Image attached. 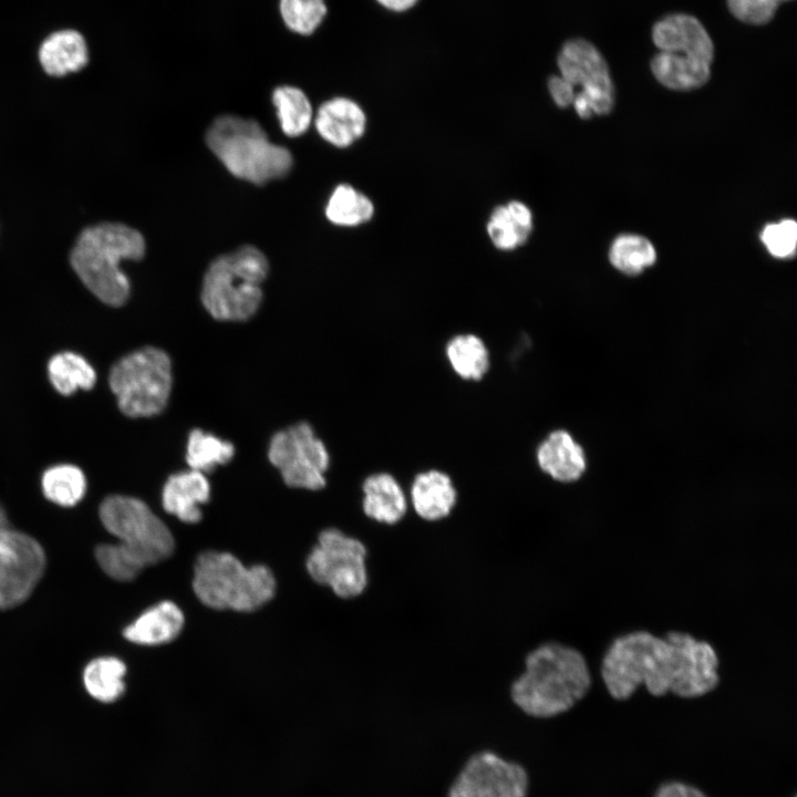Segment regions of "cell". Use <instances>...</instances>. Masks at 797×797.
Here are the masks:
<instances>
[{
  "instance_id": "1",
  "label": "cell",
  "mask_w": 797,
  "mask_h": 797,
  "mask_svg": "<svg viewBox=\"0 0 797 797\" xmlns=\"http://www.w3.org/2000/svg\"><path fill=\"white\" fill-rule=\"evenodd\" d=\"M717 653L706 641L680 631L658 636L636 630L611 642L602 659L601 676L615 700L629 698L642 685L653 696L673 693L695 698L717 686Z\"/></svg>"
},
{
  "instance_id": "2",
  "label": "cell",
  "mask_w": 797,
  "mask_h": 797,
  "mask_svg": "<svg viewBox=\"0 0 797 797\" xmlns=\"http://www.w3.org/2000/svg\"><path fill=\"white\" fill-rule=\"evenodd\" d=\"M588 663L580 651L558 642L534 649L511 685L514 703L534 717H552L570 710L590 690Z\"/></svg>"
},
{
  "instance_id": "3",
  "label": "cell",
  "mask_w": 797,
  "mask_h": 797,
  "mask_svg": "<svg viewBox=\"0 0 797 797\" xmlns=\"http://www.w3.org/2000/svg\"><path fill=\"white\" fill-rule=\"evenodd\" d=\"M141 232L118 222H103L84 229L70 261L84 286L102 302L120 307L131 292L130 280L121 270L123 260H141L145 255Z\"/></svg>"
},
{
  "instance_id": "4",
  "label": "cell",
  "mask_w": 797,
  "mask_h": 797,
  "mask_svg": "<svg viewBox=\"0 0 797 797\" xmlns=\"http://www.w3.org/2000/svg\"><path fill=\"white\" fill-rule=\"evenodd\" d=\"M205 139L230 174L255 185L283 178L292 168L289 149L272 144L255 120L220 115L207 130Z\"/></svg>"
},
{
  "instance_id": "5",
  "label": "cell",
  "mask_w": 797,
  "mask_h": 797,
  "mask_svg": "<svg viewBox=\"0 0 797 797\" xmlns=\"http://www.w3.org/2000/svg\"><path fill=\"white\" fill-rule=\"evenodd\" d=\"M652 41L659 52L651 71L665 87L677 91L704 85L711 75L713 41L695 17L673 13L655 22Z\"/></svg>"
},
{
  "instance_id": "6",
  "label": "cell",
  "mask_w": 797,
  "mask_h": 797,
  "mask_svg": "<svg viewBox=\"0 0 797 797\" xmlns=\"http://www.w3.org/2000/svg\"><path fill=\"white\" fill-rule=\"evenodd\" d=\"M268 271L267 257L253 246L217 257L204 276L203 306L220 321L248 320L259 309Z\"/></svg>"
},
{
  "instance_id": "7",
  "label": "cell",
  "mask_w": 797,
  "mask_h": 797,
  "mask_svg": "<svg viewBox=\"0 0 797 797\" xmlns=\"http://www.w3.org/2000/svg\"><path fill=\"white\" fill-rule=\"evenodd\" d=\"M193 589L209 608L249 612L272 599L276 580L267 566L247 568L229 552L205 551L194 567Z\"/></svg>"
},
{
  "instance_id": "8",
  "label": "cell",
  "mask_w": 797,
  "mask_h": 797,
  "mask_svg": "<svg viewBox=\"0 0 797 797\" xmlns=\"http://www.w3.org/2000/svg\"><path fill=\"white\" fill-rule=\"evenodd\" d=\"M108 382L123 414L130 417L154 416L165 408L170 395V359L166 352L154 346L136 350L113 365Z\"/></svg>"
},
{
  "instance_id": "9",
  "label": "cell",
  "mask_w": 797,
  "mask_h": 797,
  "mask_svg": "<svg viewBox=\"0 0 797 797\" xmlns=\"http://www.w3.org/2000/svg\"><path fill=\"white\" fill-rule=\"evenodd\" d=\"M104 527L143 568L168 558L175 547L166 525L142 500L121 495L106 497L100 506Z\"/></svg>"
},
{
  "instance_id": "10",
  "label": "cell",
  "mask_w": 797,
  "mask_h": 797,
  "mask_svg": "<svg viewBox=\"0 0 797 797\" xmlns=\"http://www.w3.org/2000/svg\"><path fill=\"white\" fill-rule=\"evenodd\" d=\"M557 64L560 77L573 90L578 115L608 114L614 103V87L601 52L588 40L570 39L561 46Z\"/></svg>"
},
{
  "instance_id": "11",
  "label": "cell",
  "mask_w": 797,
  "mask_h": 797,
  "mask_svg": "<svg viewBox=\"0 0 797 797\" xmlns=\"http://www.w3.org/2000/svg\"><path fill=\"white\" fill-rule=\"evenodd\" d=\"M364 545L337 528H328L319 535L317 546L307 559L311 578L329 586L340 598L350 599L361 594L368 584Z\"/></svg>"
},
{
  "instance_id": "12",
  "label": "cell",
  "mask_w": 797,
  "mask_h": 797,
  "mask_svg": "<svg viewBox=\"0 0 797 797\" xmlns=\"http://www.w3.org/2000/svg\"><path fill=\"white\" fill-rule=\"evenodd\" d=\"M268 457L288 486L310 490L324 487L330 457L310 424L301 422L276 433Z\"/></svg>"
},
{
  "instance_id": "13",
  "label": "cell",
  "mask_w": 797,
  "mask_h": 797,
  "mask_svg": "<svg viewBox=\"0 0 797 797\" xmlns=\"http://www.w3.org/2000/svg\"><path fill=\"white\" fill-rule=\"evenodd\" d=\"M44 567V551L35 539L1 526L0 610L23 602L42 577Z\"/></svg>"
},
{
  "instance_id": "14",
  "label": "cell",
  "mask_w": 797,
  "mask_h": 797,
  "mask_svg": "<svg viewBox=\"0 0 797 797\" xmlns=\"http://www.w3.org/2000/svg\"><path fill=\"white\" fill-rule=\"evenodd\" d=\"M527 788L528 776L520 765L480 752L466 762L447 797H526Z\"/></svg>"
},
{
  "instance_id": "15",
  "label": "cell",
  "mask_w": 797,
  "mask_h": 797,
  "mask_svg": "<svg viewBox=\"0 0 797 797\" xmlns=\"http://www.w3.org/2000/svg\"><path fill=\"white\" fill-rule=\"evenodd\" d=\"M536 460L545 474L562 484L577 482L587 469L583 447L566 429H555L541 441Z\"/></svg>"
},
{
  "instance_id": "16",
  "label": "cell",
  "mask_w": 797,
  "mask_h": 797,
  "mask_svg": "<svg viewBox=\"0 0 797 797\" xmlns=\"http://www.w3.org/2000/svg\"><path fill=\"white\" fill-rule=\"evenodd\" d=\"M314 125L320 136L335 147L352 145L364 134L366 117L361 106L348 97H333L319 107Z\"/></svg>"
},
{
  "instance_id": "17",
  "label": "cell",
  "mask_w": 797,
  "mask_h": 797,
  "mask_svg": "<svg viewBox=\"0 0 797 797\" xmlns=\"http://www.w3.org/2000/svg\"><path fill=\"white\" fill-rule=\"evenodd\" d=\"M410 498L418 517L426 521H437L452 513L457 501V490L448 474L428 469L414 477Z\"/></svg>"
},
{
  "instance_id": "18",
  "label": "cell",
  "mask_w": 797,
  "mask_h": 797,
  "mask_svg": "<svg viewBox=\"0 0 797 797\" xmlns=\"http://www.w3.org/2000/svg\"><path fill=\"white\" fill-rule=\"evenodd\" d=\"M210 486L204 473L187 470L168 477L164 485L162 503L164 509L187 524L201 519L200 505L208 501Z\"/></svg>"
},
{
  "instance_id": "19",
  "label": "cell",
  "mask_w": 797,
  "mask_h": 797,
  "mask_svg": "<svg viewBox=\"0 0 797 797\" xmlns=\"http://www.w3.org/2000/svg\"><path fill=\"white\" fill-rule=\"evenodd\" d=\"M364 514L377 522L394 525L406 514L407 499L398 480L390 473L368 476L362 485Z\"/></svg>"
},
{
  "instance_id": "20",
  "label": "cell",
  "mask_w": 797,
  "mask_h": 797,
  "mask_svg": "<svg viewBox=\"0 0 797 797\" xmlns=\"http://www.w3.org/2000/svg\"><path fill=\"white\" fill-rule=\"evenodd\" d=\"M39 61L51 76H64L82 70L89 62L84 37L75 30L63 29L48 35L39 48Z\"/></svg>"
},
{
  "instance_id": "21",
  "label": "cell",
  "mask_w": 797,
  "mask_h": 797,
  "mask_svg": "<svg viewBox=\"0 0 797 797\" xmlns=\"http://www.w3.org/2000/svg\"><path fill=\"white\" fill-rule=\"evenodd\" d=\"M183 625L182 610L172 601H163L144 611L123 633L133 643L158 645L177 638Z\"/></svg>"
},
{
  "instance_id": "22",
  "label": "cell",
  "mask_w": 797,
  "mask_h": 797,
  "mask_svg": "<svg viewBox=\"0 0 797 797\" xmlns=\"http://www.w3.org/2000/svg\"><path fill=\"white\" fill-rule=\"evenodd\" d=\"M532 230V214L521 201L497 206L487 221V234L494 246L500 250H513L522 246Z\"/></svg>"
},
{
  "instance_id": "23",
  "label": "cell",
  "mask_w": 797,
  "mask_h": 797,
  "mask_svg": "<svg viewBox=\"0 0 797 797\" xmlns=\"http://www.w3.org/2000/svg\"><path fill=\"white\" fill-rule=\"evenodd\" d=\"M445 355L453 371L466 381H479L489 370L487 345L472 333L453 337L445 346Z\"/></svg>"
},
{
  "instance_id": "24",
  "label": "cell",
  "mask_w": 797,
  "mask_h": 797,
  "mask_svg": "<svg viewBox=\"0 0 797 797\" xmlns=\"http://www.w3.org/2000/svg\"><path fill=\"white\" fill-rule=\"evenodd\" d=\"M48 375L62 395H71L80 389L90 390L96 382V373L90 362L71 351L56 353L50 359Z\"/></svg>"
},
{
  "instance_id": "25",
  "label": "cell",
  "mask_w": 797,
  "mask_h": 797,
  "mask_svg": "<svg viewBox=\"0 0 797 797\" xmlns=\"http://www.w3.org/2000/svg\"><path fill=\"white\" fill-rule=\"evenodd\" d=\"M125 664L117 658H97L84 669V686L95 700L104 703L114 702L125 690Z\"/></svg>"
},
{
  "instance_id": "26",
  "label": "cell",
  "mask_w": 797,
  "mask_h": 797,
  "mask_svg": "<svg viewBox=\"0 0 797 797\" xmlns=\"http://www.w3.org/2000/svg\"><path fill=\"white\" fill-rule=\"evenodd\" d=\"M374 206L369 197L348 184L338 185L329 197L325 216L330 222L354 227L369 221Z\"/></svg>"
},
{
  "instance_id": "27",
  "label": "cell",
  "mask_w": 797,
  "mask_h": 797,
  "mask_svg": "<svg viewBox=\"0 0 797 797\" xmlns=\"http://www.w3.org/2000/svg\"><path fill=\"white\" fill-rule=\"evenodd\" d=\"M41 487L50 501L59 506L71 507L85 495L86 478L77 466L59 464L43 473Z\"/></svg>"
},
{
  "instance_id": "28",
  "label": "cell",
  "mask_w": 797,
  "mask_h": 797,
  "mask_svg": "<svg viewBox=\"0 0 797 797\" xmlns=\"http://www.w3.org/2000/svg\"><path fill=\"white\" fill-rule=\"evenodd\" d=\"M272 103L277 110L280 127L286 135L297 137L307 132L312 121V107L300 89L290 85L275 89Z\"/></svg>"
},
{
  "instance_id": "29",
  "label": "cell",
  "mask_w": 797,
  "mask_h": 797,
  "mask_svg": "<svg viewBox=\"0 0 797 797\" xmlns=\"http://www.w3.org/2000/svg\"><path fill=\"white\" fill-rule=\"evenodd\" d=\"M235 454L234 445L201 429L190 432L187 441L186 460L190 469L209 472L229 462Z\"/></svg>"
},
{
  "instance_id": "30",
  "label": "cell",
  "mask_w": 797,
  "mask_h": 797,
  "mask_svg": "<svg viewBox=\"0 0 797 797\" xmlns=\"http://www.w3.org/2000/svg\"><path fill=\"white\" fill-rule=\"evenodd\" d=\"M609 258L615 269L634 276L655 262L656 252L646 238L638 235H622L613 241Z\"/></svg>"
},
{
  "instance_id": "31",
  "label": "cell",
  "mask_w": 797,
  "mask_h": 797,
  "mask_svg": "<svg viewBox=\"0 0 797 797\" xmlns=\"http://www.w3.org/2000/svg\"><path fill=\"white\" fill-rule=\"evenodd\" d=\"M280 13L290 30L307 35L320 25L327 6L324 0H280Z\"/></svg>"
},
{
  "instance_id": "32",
  "label": "cell",
  "mask_w": 797,
  "mask_h": 797,
  "mask_svg": "<svg viewBox=\"0 0 797 797\" xmlns=\"http://www.w3.org/2000/svg\"><path fill=\"white\" fill-rule=\"evenodd\" d=\"M95 557L102 570L118 581H131L144 569L118 544L100 545Z\"/></svg>"
},
{
  "instance_id": "33",
  "label": "cell",
  "mask_w": 797,
  "mask_h": 797,
  "mask_svg": "<svg viewBox=\"0 0 797 797\" xmlns=\"http://www.w3.org/2000/svg\"><path fill=\"white\" fill-rule=\"evenodd\" d=\"M762 241L770 255L776 258H789L795 253L797 225L791 219L767 225L762 232Z\"/></svg>"
},
{
  "instance_id": "34",
  "label": "cell",
  "mask_w": 797,
  "mask_h": 797,
  "mask_svg": "<svg viewBox=\"0 0 797 797\" xmlns=\"http://www.w3.org/2000/svg\"><path fill=\"white\" fill-rule=\"evenodd\" d=\"M791 0H726L728 10L739 21L762 25L768 23L778 7Z\"/></svg>"
},
{
  "instance_id": "35",
  "label": "cell",
  "mask_w": 797,
  "mask_h": 797,
  "mask_svg": "<svg viewBox=\"0 0 797 797\" xmlns=\"http://www.w3.org/2000/svg\"><path fill=\"white\" fill-rule=\"evenodd\" d=\"M549 93L553 102L560 107H568L572 104L575 93L570 85L559 75H553L548 81Z\"/></svg>"
},
{
  "instance_id": "36",
  "label": "cell",
  "mask_w": 797,
  "mask_h": 797,
  "mask_svg": "<svg viewBox=\"0 0 797 797\" xmlns=\"http://www.w3.org/2000/svg\"><path fill=\"white\" fill-rule=\"evenodd\" d=\"M654 797H707L700 789L680 782H670L662 785Z\"/></svg>"
},
{
  "instance_id": "37",
  "label": "cell",
  "mask_w": 797,
  "mask_h": 797,
  "mask_svg": "<svg viewBox=\"0 0 797 797\" xmlns=\"http://www.w3.org/2000/svg\"><path fill=\"white\" fill-rule=\"evenodd\" d=\"M383 8L394 11L403 12L413 8L417 0H376Z\"/></svg>"
},
{
  "instance_id": "38",
  "label": "cell",
  "mask_w": 797,
  "mask_h": 797,
  "mask_svg": "<svg viewBox=\"0 0 797 797\" xmlns=\"http://www.w3.org/2000/svg\"><path fill=\"white\" fill-rule=\"evenodd\" d=\"M6 525H7L6 513H4V510L2 509V507L0 506V527H1V526H6Z\"/></svg>"
}]
</instances>
